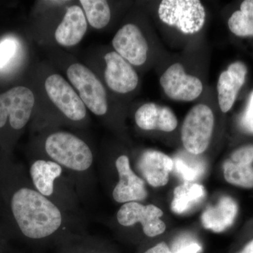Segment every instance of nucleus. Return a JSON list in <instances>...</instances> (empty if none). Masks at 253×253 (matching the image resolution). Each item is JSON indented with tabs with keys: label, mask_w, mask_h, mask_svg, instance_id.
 Instances as JSON below:
<instances>
[{
	"label": "nucleus",
	"mask_w": 253,
	"mask_h": 253,
	"mask_svg": "<svg viewBox=\"0 0 253 253\" xmlns=\"http://www.w3.org/2000/svg\"><path fill=\"white\" fill-rule=\"evenodd\" d=\"M1 226L9 240L33 247H56L71 234L86 232V223L46 199L33 186L28 170L0 160Z\"/></svg>",
	"instance_id": "f257e3e1"
},
{
	"label": "nucleus",
	"mask_w": 253,
	"mask_h": 253,
	"mask_svg": "<svg viewBox=\"0 0 253 253\" xmlns=\"http://www.w3.org/2000/svg\"><path fill=\"white\" fill-rule=\"evenodd\" d=\"M42 157L57 163L73 181L82 204H92L96 198L95 157L89 145L73 133L57 131L42 140Z\"/></svg>",
	"instance_id": "f03ea898"
},
{
	"label": "nucleus",
	"mask_w": 253,
	"mask_h": 253,
	"mask_svg": "<svg viewBox=\"0 0 253 253\" xmlns=\"http://www.w3.org/2000/svg\"><path fill=\"white\" fill-rule=\"evenodd\" d=\"M28 172L33 186L43 196L86 224L85 213L74 184L59 165L41 156L32 160Z\"/></svg>",
	"instance_id": "7ed1b4c3"
},
{
	"label": "nucleus",
	"mask_w": 253,
	"mask_h": 253,
	"mask_svg": "<svg viewBox=\"0 0 253 253\" xmlns=\"http://www.w3.org/2000/svg\"><path fill=\"white\" fill-rule=\"evenodd\" d=\"M100 174L105 184L110 186L111 198L117 204L141 202L147 198L146 182L133 170L130 160L126 154L116 158L111 170L101 168Z\"/></svg>",
	"instance_id": "20e7f679"
},
{
	"label": "nucleus",
	"mask_w": 253,
	"mask_h": 253,
	"mask_svg": "<svg viewBox=\"0 0 253 253\" xmlns=\"http://www.w3.org/2000/svg\"><path fill=\"white\" fill-rule=\"evenodd\" d=\"M214 125V115L206 105H196L190 110L181 127V140L186 151L193 155L203 154L211 142Z\"/></svg>",
	"instance_id": "39448f33"
},
{
	"label": "nucleus",
	"mask_w": 253,
	"mask_h": 253,
	"mask_svg": "<svg viewBox=\"0 0 253 253\" xmlns=\"http://www.w3.org/2000/svg\"><path fill=\"white\" fill-rule=\"evenodd\" d=\"M161 21L185 34L197 33L204 26L206 11L197 0H164L158 9Z\"/></svg>",
	"instance_id": "423d86ee"
},
{
	"label": "nucleus",
	"mask_w": 253,
	"mask_h": 253,
	"mask_svg": "<svg viewBox=\"0 0 253 253\" xmlns=\"http://www.w3.org/2000/svg\"><path fill=\"white\" fill-rule=\"evenodd\" d=\"M163 215L162 210L155 205L129 202L121 206L115 218L119 227L131 229L139 225L144 235L154 238L166 230V224L161 219Z\"/></svg>",
	"instance_id": "0eeeda50"
},
{
	"label": "nucleus",
	"mask_w": 253,
	"mask_h": 253,
	"mask_svg": "<svg viewBox=\"0 0 253 253\" xmlns=\"http://www.w3.org/2000/svg\"><path fill=\"white\" fill-rule=\"evenodd\" d=\"M67 76L78 89L80 97L85 106L96 116L107 113L106 90L92 71L81 63H74L67 70Z\"/></svg>",
	"instance_id": "6e6552de"
},
{
	"label": "nucleus",
	"mask_w": 253,
	"mask_h": 253,
	"mask_svg": "<svg viewBox=\"0 0 253 253\" xmlns=\"http://www.w3.org/2000/svg\"><path fill=\"white\" fill-rule=\"evenodd\" d=\"M34 104V94L26 86H16L0 94V129L9 118L10 126L21 130L30 121Z\"/></svg>",
	"instance_id": "1a4fd4ad"
},
{
	"label": "nucleus",
	"mask_w": 253,
	"mask_h": 253,
	"mask_svg": "<svg viewBox=\"0 0 253 253\" xmlns=\"http://www.w3.org/2000/svg\"><path fill=\"white\" fill-rule=\"evenodd\" d=\"M44 87L50 100L70 121L80 122L85 118V105L64 78L51 75L46 78Z\"/></svg>",
	"instance_id": "9d476101"
},
{
	"label": "nucleus",
	"mask_w": 253,
	"mask_h": 253,
	"mask_svg": "<svg viewBox=\"0 0 253 253\" xmlns=\"http://www.w3.org/2000/svg\"><path fill=\"white\" fill-rule=\"evenodd\" d=\"M161 86L170 99L191 101L197 99L203 91L199 78L186 74L180 63H174L168 68L161 78Z\"/></svg>",
	"instance_id": "9b49d317"
},
{
	"label": "nucleus",
	"mask_w": 253,
	"mask_h": 253,
	"mask_svg": "<svg viewBox=\"0 0 253 253\" xmlns=\"http://www.w3.org/2000/svg\"><path fill=\"white\" fill-rule=\"evenodd\" d=\"M113 46L120 56L134 66H141L147 59V42L139 28L134 24H126L116 33Z\"/></svg>",
	"instance_id": "f8f14e48"
},
{
	"label": "nucleus",
	"mask_w": 253,
	"mask_h": 253,
	"mask_svg": "<svg viewBox=\"0 0 253 253\" xmlns=\"http://www.w3.org/2000/svg\"><path fill=\"white\" fill-rule=\"evenodd\" d=\"M174 168L173 160L168 155L154 150L141 153L136 161V169L145 182L154 187L166 186Z\"/></svg>",
	"instance_id": "ddd939ff"
},
{
	"label": "nucleus",
	"mask_w": 253,
	"mask_h": 253,
	"mask_svg": "<svg viewBox=\"0 0 253 253\" xmlns=\"http://www.w3.org/2000/svg\"><path fill=\"white\" fill-rule=\"evenodd\" d=\"M253 145L235 150L223 164L224 179L231 185L253 188Z\"/></svg>",
	"instance_id": "4468645a"
},
{
	"label": "nucleus",
	"mask_w": 253,
	"mask_h": 253,
	"mask_svg": "<svg viewBox=\"0 0 253 253\" xmlns=\"http://www.w3.org/2000/svg\"><path fill=\"white\" fill-rule=\"evenodd\" d=\"M104 59L106 63L105 81L110 89L121 94L134 90L139 78L132 66L115 51L105 55Z\"/></svg>",
	"instance_id": "2eb2a0df"
},
{
	"label": "nucleus",
	"mask_w": 253,
	"mask_h": 253,
	"mask_svg": "<svg viewBox=\"0 0 253 253\" xmlns=\"http://www.w3.org/2000/svg\"><path fill=\"white\" fill-rule=\"evenodd\" d=\"M248 69L241 61L231 63L228 69L221 73L217 83L218 101L223 113L231 110L236 96L244 85Z\"/></svg>",
	"instance_id": "dca6fc26"
},
{
	"label": "nucleus",
	"mask_w": 253,
	"mask_h": 253,
	"mask_svg": "<svg viewBox=\"0 0 253 253\" xmlns=\"http://www.w3.org/2000/svg\"><path fill=\"white\" fill-rule=\"evenodd\" d=\"M135 122L143 130L167 132L174 130L178 124L177 119L172 110L154 103L145 104L136 111Z\"/></svg>",
	"instance_id": "f3484780"
},
{
	"label": "nucleus",
	"mask_w": 253,
	"mask_h": 253,
	"mask_svg": "<svg viewBox=\"0 0 253 253\" xmlns=\"http://www.w3.org/2000/svg\"><path fill=\"white\" fill-rule=\"evenodd\" d=\"M239 212V206L230 196H223L214 206L208 208L201 216L205 229L221 233L234 224Z\"/></svg>",
	"instance_id": "a211bd4d"
},
{
	"label": "nucleus",
	"mask_w": 253,
	"mask_h": 253,
	"mask_svg": "<svg viewBox=\"0 0 253 253\" xmlns=\"http://www.w3.org/2000/svg\"><path fill=\"white\" fill-rule=\"evenodd\" d=\"M87 30V22L83 9L77 5L70 6L63 21L56 28L55 39L61 45H76L83 40Z\"/></svg>",
	"instance_id": "6ab92c4d"
},
{
	"label": "nucleus",
	"mask_w": 253,
	"mask_h": 253,
	"mask_svg": "<svg viewBox=\"0 0 253 253\" xmlns=\"http://www.w3.org/2000/svg\"><path fill=\"white\" fill-rule=\"evenodd\" d=\"M56 253H111L102 239L86 232L71 234L56 246Z\"/></svg>",
	"instance_id": "aec40b11"
},
{
	"label": "nucleus",
	"mask_w": 253,
	"mask_h": 253,
	"mask_svg": "<svg viewBox=\"0 0 253 253\" xmlns=\"http://www.w3.org/2000/svg\"><path fill=\"white\" fill-rule=\"evenodd\" d=\"M205 196V188L201 184L187 182L176 186L171 210L176 214H182Z\"/></svg>",
	"instance_id": "412c9836"
},
{
	"label": "nucleus",
	"mask_w": 253,
	"mask_h": 253,
	"mask_svg": "<svg viewBox=\"0 0 253 253\" xmlns=\"http://www.w3.org/2000/svg\"><path fill=\"white\" fill-rule=\"evenodd\" d=\"M228 26L236 36H253V0H245L241 3L240 10L229 18Z\"/></svg>",
	"instance_id": "4be33fe9"
},
{
	"label": "nucleus",
	"mask_w": 253,
	"mask_h": 253,
	"mask_svg": "<svg viewBox=\"0 0 253 253\" xmlns=\"http://www.w3.org/2000/svg\"><path fill=\"white\" fill-rule=\"evenodd\" d=\"M80 2L91 27L101 29L109 24L111 14L107 1L104 0H81Z\"/></svg>",
	"instance_id": "5701e85b"
},
{
	"label": "nucleus",
	"mask_w": 253,
	"mask_h": 253,
	"mask_svg": "<svg viewBox=\"0 0 253 253\" xmlns=\"http://www.w3.org/2000/svg\"><path fill=\"white\" fill-rule=\"evenodd\" d=\"M173 162L176 172L186 181L196 180L204 172L202 163H197L196 161L188 162L182 158H176L175 161H173Z\"/></svg>",
	"instance_id": "b1692460"
},
{
	"label": "nucleus",
	"mask_w": 253,
	"mask_h": 253,
	"mask_svg": "<svg viewBox=\"0 0 253 253\" xmlns=\"http://www.w3.org/2000/svg\"><path fill=\"white\" fill-rule=\"evenodd\" d=\"M17 50V42L14 39L7 38L0 42V68L4 67L12 59Z\"/></svg>",
	"instance_id": "393cba45"
},
{
	"label": "nucleus",
	"mask_w": 253,
	"mask_h": 253,
	"mask_svg": "<svg viewBox=\"0 0 253 253\" xmlns=\"http://www.w3.org/2000/svg\"><path fill=\"white\" fill-rule=\"evenodd\" d=\"M241 125L245 131L253 134V91L250 95L247 106L241 117Z\"/></svg>",
	"instance_id": "a878e982"
},
{
	"label": "nucleus",
	"mask_w": 253,
	"mask_h": 253,
	"mask_svg": "<svg viewBox=\"0 0 253 253\" xmlns=\"http://www.w3.org/2000/svg\"><path fill=\"white\" fill-rule=\"evenodd\" d=\"M9 239L5 232L4 228L0 223V253H10L9 248Z\"/></svg>",
	"instance_id": "bb28decb"
},
{
	"label": "nucleus",
	"mask_w": 253,
	"mask_h": 253,
	"mask_svg": "<svg viewBox=\"0 0 253 253\" xmlns=\"http://www.w3.org/2000/svg\"><path fill=\"white\" fill-rule=\"evenodd\" d=\"M142 253H174L169 249V246L165 242H161L156 244L153 247L146 250Z\"/></svg>",
	"instance_id": "cd10ccee"
},
{
	"label": "nucleus",
	"mask_w": 253,
	"mask_h": 253,
	"mask_svg": "<svg viewBox=\"0 0 253 253\" xmlns=\"http://www.w3.org/2000/svg\"><path fill=\"white\" fill-rule=\"evenodd\" d=\"M202 248L198 244H191L187 245L181 248L179 251H176L175 253H199L201 252Z\"/></svg>",
	"instance_id": "c85d7f7f"
},
{
	"label": "nucleus",
	"mask_w": 253,
	"mask_h": 253,
	"mask_svg": "<svg viewBox=\"0 0 253 253\" xmlns=\"http://www.w3.org/2000/svg\"><path fill=\"white\" fill-rule=\"evenodd\" d=\"M239 253H253V239L248 243Z\"/></svg>",
	"instance_id": "c756f323"
},
{
	"label": "nucleus",
	"mask_w": 253,
	"mask_h": 253,
	"mask_svg": "<svg viewBox=\"0 0 253 253\" xmlns=\"http://www.w3.org/2000/svg\"><path fill=\"white\" fill-rule=\"evenodd\" d=\"M1 212H2V205H1V199H0V217L1 216Z\"/></svg>",
	"instance_id": "7c9ffc66"
},
{
	"label": "nucleus",
	"mask_w": 253,
	"mask_h": 253,
	"mask_svg": "<svg viewBox=\"0 0 253 253\" xmlns=\"http://www.w3.org/2000/svg\"><path fill=\"white\" fill-rule=\"evenodd\" d=\"M10 253H21L11 252V251H10Z\"/></svg>",
	"instance_id": "2f4dec72"
}]
</instances>
